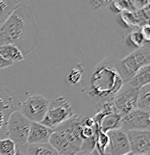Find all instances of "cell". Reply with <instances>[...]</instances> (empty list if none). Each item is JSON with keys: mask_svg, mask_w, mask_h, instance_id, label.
<instances>
[{"mask_svg": "<svg viewBox=\"0 0 150 155\" xmlns=\"http://www.w3.org/2000/svg\"><path fill=\"white\" fill-rule=\"evenodd\" d=\"M114 64L123 83L129 82L140 69L150 65L149 43L136 48L121 60H114Z\"/></svg>", "mask_w": 150, "mask_h": 155, "instance_id": "obj_4", "label": "cell"}, {"mask_svg": "<svg viewBox=\"0 0 150 155\" xmlns=\"http://www.w3.org/2000/svg\"><path fill=\"white\" fill-rule=\"evenodd\" d=\"M121 120H122V117L117 113L107 116L102 120L100 123V130L104 133H107L110 130L120 128Z\"/></svg>", "mask_w": 150, "mask_h": 155, "instance_id": "obj_15", "label": "cell"}, {"mask_svg": "<svg viewBox=\"0 0 150 155\" xmlns=\"http://www.w3.org/2000/svg\"><path fill=\"white\" fill-rule=\"evenodd\" d=\"M137 109L149 113L150 110V84L139 89L137 99Z\"/></svg>", "mask_w": 150, "mask_h": 155, "instance_id": "obj_18", "label": "cell"}, {"mask_svg": "<svg viewBox=\"0 0 150 155\" xmlns=\"http://www.w3.org/2000/svg\"><path fill=\"white\" fill-rule=\"evenodd\" d=\"M85 119L74 115L55 128L50 137L49 143L60 155H76L80 151L83 140L80 135L81 127L85 125Z\"/></svg>", "mask_w": 150, "mask_h": 155, "instance_id": "obj_3", "label": "cell"}, {"mask_svg": "<svg viewBox=\"0 0 150 155\" xmlns=\"http://www.w3.org/2000/svg\"><path fill=\"white\" fill-rule=\"evenodd\" d=\"M129 82L138 89L150 84V65L145 66L140 69Z\"/></svg>", "mask_w": 150, "mask_h": 155, "instance_id": "obj_17", "label": "cell"}, {"mask_svg": "<svg viewBox=\"0 0 150 155\" xmlns=\"http://www.w3.org/2000/svg\"><path fill=\"white\" fill-rule=\"evenodd\" d=\"M125 155H135L133 154V153L132 152V151H130V152H128V154H125Z\"/></svg>", "mask_w": 150, "mask_h": 155, "instance_id": "obj_31", "label": "cell"}, {"mask_svg": "<svg viewBox=\"0 0 150 155\" xmlns=\"http://www.w3.org/2000/svg\"><path fill=\"white\" fill-rule=\"evenodd\" d=\"M87 155H100V154H99V153L98 152L97 149H96V148H95L94 149H93V151H91V152L89 153V154H87Z\"/></svg>", "mask_w": 150, "mask_h": 155, "instance_id": "obj_29", "label": "cell"}, {"mask_svg": "<svg viewBox=\"0 0 150 155\" xmlns=\"http://www.w3.org/2000/svg\"><path fill=\"white\" fill-rule=\"evenodd\" d=\"M109 138L108 154L125 155L130 152V145L126 133L121 128L107 132Z\"/></svg>", "mask_w": 150, "mask_h": 155, "instance_id": "obj_12", "label": "cell"}, {"mask_svg": "<svg viewBox=\"0 0 150 155\" xmlns=\"http://www.w3.org/2000/svg\"><path fill=\"white\" fill-rule=\"evenodd\" d=\"M140 32H141L142 35H143V38L146 40V42L149 43L150 40V28L149 25H143V27L140 28Z\"/></svg>", "mask_w": 150, "mask_h": 155, "instance_id": "obj_27", "label": "cell"}, {"mask_svg": "<svg viewBox=\"0 0 150 155\" xmlns=\"http://www.w3.org/2000/svg\"><path fill=\"white\" fill-rule=\"evenodd\" d=\"M20 4L17 0H0V26Z\"/></svg>", "mask_w": 150, "mask_h": 155, "instance_id": "obj_19", "label": "cell"}, {"mask_svg": "<svg viewBox=\"0 0 150 155\" xmlns=\"http://www.w3.org/2000/svg\"><path fill=\"white\" fill-rule=\"evenodd\" d=\"M49 106L47 98L41 95L31 96L20 104V112L31 122L41 123Z\"/></svg>", "mask_w": 150, "mask_h": 155, "instance_id": "obj_9", "label": "cell"}, {"mask_svg": "<svg viewBox=\"0 0 150 155\" xmlns=\"http://www.w3.org/2000/svg\"><path fill=\"white\" fill-rule=\"evenodd\" d=\"M39 31L32 8L20 2L0 26V46L13 45L27 54L36 48Z\"/></svg>", "mask_w": 150, "mask_h": 155, "instance_id": "obj_1", "label": "cell"}, {"mask_svg": "<svg viewBox=\"0 0 150 155\" xmlns=\"http://www.w3.org/2000/svg\"><path fill=\"white\" fill-rule=\"evenodd\" d=\"M27 155H60L58 151L49 143L29 145Z\"/></svg>", "mask_w": 150, "mask_h": 155, "instance_id": "obj_16", "label": "cell"}, {"mask_svg": "<svg viewBox=\"0 0 150 155\" xmlns=\"http://www.w3.org/2000/svg\"><path fill=\"white\" fill-rule=\"evenodd\" d=\"M109 138L107 134L101 131L100 129L96 131V148L100 155L108 154Z\"/></svg>", "mask_w": 150, "mask_h": 155, "instance_id": "obj_20", "label": "cell"}, {"mask_svg": "<svg viewBox=\"0 0 150 155\" xmlns=\"http://www.w3.org/2000/svg\"><path fill=\"white\" fill-rule=\"evenodd\" d=\"M112 1H103V0H95L90 2V5L94 9H102L108 8Z\"/></svg>", "mask_w": 150, "mask_h": 155, "instance_id": "obj_26", "label": "cell"}, {"mask_svg": "<svg viewBox=\"0 0 150 155\" xmlns=\"http://www.w3.org/2000/svg\"><path fill=\"white\" fill-rule=\"evenodd\" d=\"M54 129L49 128L43 124L38 122H31L27 143L29 145L32 144H43L49 143V140Z\"/></svg>", "mask_w": 150, "mask_h": 155, "instance_id": "obj_13", "label": "cell"}, {"mask_svg": "<svg viewBox=\"0 0 150 155\" xmlns=\"http://www.w3.org/2000/svg\"><path fill=\"white\" fill-rule=\"evenodd\" d=\"M17 151L16 144L10 139L0 140V155H15Z\"/></svg>", "mask_w": 150, "mask_h": 155, "instance_id": "obj_21", "label": "cell"}, {"mask_svg": "<svg viewBox=\"0 0 150 155\" xmlns=\"http://www.w3.org/2000/svg\"><path fill=\"white\" fill-rule=\"evenodd\" d=\"M31 122L20 110L12 113L7 124V138L16 145H24L28 140Z\"/></svg>", "mask_w": 150, "mask_h": 155, "instance_id": "obj_8", "label": "cell"}, {"mask_svg": "<svg viewBox=\"0 0 150 155\" xmlns=\"http://www.w3.org/2000/svg\"><path fill=\"white\" fill-rule=\"evenodd\" d=\"M126 134L134 154H150V130H129Z\"/></svg>", "mask_w": 150, "mask_h": 155, "instance_id": "obj_11", "label": "cell"}, {"mask_svg": "<svg viewBox=\"0 0 150 155\" xmlns=\"http://www.w3.org/2000/svg\"><path fill=\"white\" fill-rule=\"evenodd\" d=\"M73 116V110L68 100L64 96H56L49 101L47 111L41 124L54 129Z\"/></svg>", "mask_w": 150, "mask_h": 155, "instance_id": "obj_5", "label": "cell"}, {"mask_svg": "<svg viewBox=\"0 0 150 155\" xmlns=\"http://www.w3.org/2000/svg\"><path fill=\"white\" fill-rule=\"evenodd\" d=\"M136 155H149V154H136Z\"/></svg>", "mask_w": 150, "mask_h": 155, "instance_id": "obj_32", "label": "cell"}, {"mask_svg": "<svg viewBox=\"0 0 150 155\" xmlns=\"http://www.w3.org/2000/svg\"><path fill=\"white\" fill-rule=\"evenodd\" d=\"M15 155H25L23 154V153H22L21 151H20V150H17V153H16Z\"/></svg>", "mask_w": 150, "mask_h": 155, "instance_id": "obj_30", "label": "cell"}, {"mask_svg": "<svg viewBox=\"0 0 150 155\" xmlns=\"http://www.w3.org/2000/svg\"><path fill=\"white\" fill-rule=\"evenodd\" d=\"M84 74V69L80 64L72 68L67 77V81L72 85H76L82 81Z\"/></svg>", "mask_w": 150, "mask_h": 155, "instance_id": "obj_23", "label": "cell"}, {"mask_svg": "<svg viewBox=\"0 0 150 155\" xmlns=\"http://www.w3.org/2000/svg\"><path fill=\"white\" fill-rule=\"evenodd\" d=\"M0 55L6 61L12 63L20 62L25 60L24 55L15 46L3 45L0 46Z\"/></svg>", "mask_w": 150, "mask_h": 155, "instance_id": "obj_14", "label": "cell"}, {"mask_svg": "<svg viewBox=\"0 0 150 155\" xmlns=\"http://www.w3.org/2000/svg\"><path fill=\"white\" fill-rule=\"evenodd\" d=\"M138 91L139 89L133 86L130 82H125L113 96L115 111L121 117L137 109Z\"/></svg>", "mask_w": 150, "mask_h": 155, "instance_id": "obj_7", "label": "cell"}, {"mask_svg": "<svg viewBox=\"0 0 150 155\" xmlns=\"http://www.w3.org/2000/svg\"><path fill=\"white\" fill-rule=\"evenodd\" d=\"M128 39H129L132 44L135 46L137 48L145 46L146 43H149L144 40L140 29H134V30H132L128 35Z\"/></svg>", "mask_w": 150, "mask_h": 155, "instance_id": "obj_24", "label": "cell"}, {"mask_svg": "<svg viewBox=\"0 0 150 155\" xmlns=\"http://www.w3.org/2000/svg\"><path fill=\"white\" fill-rule=\"evenodd\" d=\"M96 134L90 138L83 140L81 145L79 153L82 155H87L96 148Z\"/></svg>", "mask_w": 150, "mask_h": 155, "instance_id": "obj_25", "label": "cell"}, {"mask_svg": "<svg viewBox=\"0 0 150 155\" xmlns=\"http://www.w3.org/2000/svg\"><path fill=\"white\" fill-rule=\"evenodd\" d=\"M121 129L126 133L129 130H149V113L135 109L122 117Z\"/></svg>", "mask_w": 150, "mask_h": 155, "instance_id": "obj_10", "label": "cell"}, {"mask_svg": "<svg viewBox=\"0 0 150 155\" xmlns=\"http://www.w3.org/2000/svg\"><path fill=\"white\" fill-rule=\"evenodd\" d=\"M13 64H14V63L8 61H6L5 59H4V58L0 55V70L3 69H5V68L10 67Z\"/></svg>", "mask_w": 150, "mask_h": 155, "instance_id": "obj_28", "label": "cell"}, {"mask_svg": "<svg viewBox=\"0 0 150 155\" xmlns=\"http://www.w3.org/2000/svg\"><path fill=\"white\" fill-rule=\"evenodd\" d=\"M10 88L0 84V140L7 138V124L12 113L20 110V103Z\"/></svg>", "mask_w": 150, "mask_h": 155, "instance_id": "obj_6", "label": "cell"}, {"mask_svg": "<svg viewBox=\"0 0 150 155\" xmlns=\"http://www.w3.org/2000/svg\"><path fill=\"white\" fill-rule=\"evenodd\" d=\"M122 84L123 81L116 67L114 60L107 56L93 69L88 93L90 96L99 99L113 97Z\"/></svg>", "mask_w": 150, "mask_h": 155, "instance_id": "obj_2", "label": "cell"}, {"mask_svg": "<svg viewBox=\"0 0 150 155\" xmlns=\"http://www.w3.org/2000/svg\"><path fill=\"white\" fill-rule=\"evenodd\" d=\"M109 8L114 13H121L123 11H135L132 1H114L111 2Z\"/></svg>", "mask_w": 150, "mask_h": 155, "instance_id": "obj_22", "label": "cell"}]
</instances>
